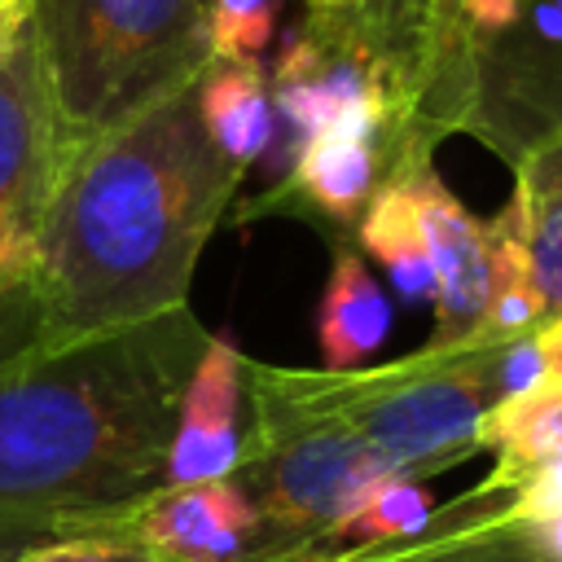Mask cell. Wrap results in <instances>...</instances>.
Listing matches in <instances>:
<instances>
[{
    "label": "cell",
    "instance_id": "cell-1",
    "mask_svg": "<svg viewBox=\"0 0 562 562\" xmlns=\"http://www.w3.org/2000/svg\"><path fill=\"white\" fill-rule=\"evenodd\" d=\"M206 342L180 307L0 356V562L97 536L162 487L176 404Z\"/></svg>",
    "mask_w": 562,
    "mask_h": 562
},
{
    "label": "cell",
    "instance_id": "cell-2",
    "mask_svg": "<svg viewBox=\"0 0 562 562\" xmlns=\"http://www.w3.org/2000/svg\"><path fill=\"white\" fill-rule=\"evenodd\" d=\"M241 176L202 127L198 79L83 140L57 184L22 290L26 338L66 342L189 307L198 259Z\"/></svg>",
    "mask_w": 562,
    "mask_h": 562
},
{
    "label": "cell",
    "instance_id": "cell-3",
    "mask_svg": "<svg viewBox=\"0 0 562 562\" xmlns=\"http://www.w3.org/2000/svg\"><path fill=\"white\" fill-rule=\"evenodd\" d=\"M26 13L79 145L180 92L211 61V0H26Z\"/></svg>",
    "mask_w": 562,
    "mask_h": 562
},
{
    "label": "cell",
    "instance_id": "cell-4",
    "mask_svg": "<svg viewBox=\"0 0 562 562\" xmlns=\"http://www.w3.org/2000/svg\"><path fill=\"white\" fill-rule=\"evenodd\" d=\"M505 338L474 329L457 342H426L386 364L294 369V386L347 426L391 474L430 479L479 452V422L501 400L496 360Z\"/></svg>",
    "mask_w": 562,
    "mask_h": 562
},
{
    "label": "cell",
    "instance_id": "cell-5",
    "mask_svg": "<svg viewBox=\"0 0 562 562\" xmlns=\"http://www.w3.org/2000/svg\"><path fill=\"white\" fill-rule=\"evenodd\" d=\"M241 400L246 435L228 479L259 514L255 558L321 553L325 531L347 505L378 479H391V470L294 386L290 364L241 356Z\"/></svg>",
    "mask_w": 562,
    "mask_h": 562
},
{
    "label": "cell",
    "instance_id": "cell-6",
    "mask_svg": "<svg viewBox=\"0 0 562 562\" xmlns=\"http://www.w3.org/2000/svg\"><path fill=\"white\" fill-rule=\"evenodd\" d=\"M75 149L79 140L53 101L31 13H22L0 40V299L26 290Z\"/></svg>",
    "mask_w": 562,
    "mask_h": 562
},
{
    "label": "cell",
    "instance_id": "cell-7",
    "mask_svg": "<svg viewBox=\"0 0 562 562\" xmlns=\"http://www.w3.org/2000/svg\"><path fill=\"white\" fill-rule=\"evenodd\" d=\"M404 176H413V167L386 132L338 123L316 132L285 167V176H277L259 198L241 206V220L307 215L312 224H325L329 237H351L373 193Z\"/></svg>",
    "mask_w": 562,
    "mask_h": 562
},
{
    "label": "cell",
    "instance_id": "cell-8",
    "mask_svg": "<svg viewBox=\"0 0 562 562\" xmlns=\"http://www.w3.org/2000/svg\"><path fill=\"white\" fill-rule=\"evenodd\" d=\"M162 562H241L259 549V514L233 479L162 483L114 527Z\"/></svg>",
    "mask_w": 562,
    "mask_h": 562
},
{
    "label": "cell",
    "instance_id": "cell-9",
    "mask_svg": "<svg viewBox=\"0 0 562 562\" xmlns=\"http://www.w3.org/2000/svg\"><path fill=\"white\" fill-rule=\"evenodd\" d=\"M408 189H413V215H417L422 246H426L430 277H435L430 342L470 338L487 307V228L435 176V167L413 171Z\"/></svg>",
    "mask_w": 562,
    "mask_h": 562
},
{
    "label": "cell",
    "instance_id": "cell-10",
    "mask_svg": "<svg viewBox=\"0 0 562 562\" xmlns=\"http://www.w3.org/2000/svg\"><path fill=\"white\" fill-rule=\"evenodd\" d=\"M241 351L211 334L176 404L162 483L228 479L241 457Z\"/></svg>",
    "mask_w": 562,
    "mask_h": 562
},
{
    "label": "cell",
    "instance_id": "cell-11",
    "mask_svg": "<svg viewBox=\"0 0 562 562\" xmlns=\"http://www.w3.org/2000/svg\"><path fill=\"white\" fill-rule=\"evenodd\" d=\"M329 562H553L509 509V492L479 483L461 501L430 514V522L404 540L373 549H338Z\"/></svg>",
    "mask_w": 562,
    "mask_h": 562
},
{
    "label": "cell",
    "instance_id": "cell-12",
    "mask_svg": "<svg viewBox=\"0 0 562 562\" xmlns=\"http://www.w3.org/2000/svg\"><path fill=\"white\" fill-rule=\"evenodd\" d=\"M514 193L501 206L522 246L544 325L562 321V132L527 145L514 162Z\"/></svg>",
    "mask_w": 562,
    "mask_h": 562
},
{
    "label": "cell",
    "instance_id": "cell-13",
    "mask_svg": "<svg viewBox=\"0 0 562 562\" xmlns=\"http://www.w3.org/2000/svg\"><path fill=\"white\" fill-rule=\"evenodd\" d=\"M395 307L373 281L364 255L351 237H329V277L316 307V342L325 364L321 369H360L369 356L391 338Z\"/></svg>",
    "mask_w": 562,
    "mask_h": 562
},
{
    "label": "cell",
    "instance_id": "cell-14",
    "mask_svg": "<svg viewBox=\"0 0 562 562\" xmlns=\"http://www.w3.org/2000/svg\"><path fill=\"white\" fill-rule=\"evenodd\" d=\"M479 452L496 457L483 483L501 492H514L540 470L558 465L562 461V382L540 378L536 386L496 400L479 422Z\"/></svg>",
    "mask_w": 562,
    "mask_h": 562
},
{
    "label": "cell",
    "instance_id": "cell-15",
    "mask_svg": "<svg viewBox=\"0 0 562 562\" xmlns=\"http://www.w3.org/2000/svg\"><path fill=\"white\" fill-rule=\"evenodd\" d=\"M198 114L228 162L250 171L272 149V92L259 57H211L198 75Z\"/></svg>",
    "mask_w": 562,
    "mask_h": 562
},
{
    "label": "cell",
    "instance_id": "cell-16",
    "mask_svg": "<svg viewBox=\"0 0 562 562\" xmlns=\"http://www.w3.org/2000/svg\"><path fill=\"white\" fill-rule=\"evenodd\" d=\"M351 241L386 268L395 294L404 303H430L435 299V277H430V259H426V246H422V228H417V215H413V189H408V176L404 180H391L386 189L373 193V202L364 206Z\"/></svg>",
    "mask_w": 562,
    "mask_h": 562
},
{
    "label": "cell",
    "instance_id": "cell-17",
    "mask_svg": "<svg viewBox=\"0 0 562 562\" xmlns=\"http://www.w3.org/2000/svg\"><path fill=\"white\" fill-rule=\"evenodd\" d=\"M435 496L426 487V479H378L373 487H364L347 514L325 531L321 553H338V549H373V544H391L404 540L413 531H422L435 514Z\"/></svg>",
    "mask_w": 562,
    "mask_h": 562
},
{
    "label": "cell",
    "instance_id": "cell-18",
    "mask_svg": "<svg viewBox=\"0 0 562 562\" xmlns=\"http://www.w3.org/2000/svg\"><path fill=\"white\" fill-rule=\"evenodd\" d=\"M483 228H487V307H483L479 329L492 338L536 334L544 325V307H540V294L531 285L514 224L505 211H496Z\"/></svg>",
    "mask_w": 562,
    "mask_h": 562
},
{
    "label": "cell",
    "instance_id": "cell-19",
    "mask_svg": "<svg viewBox=\"0 0 562 562\" xmlns=\"http://www.w3.org/2000/svg\"><path fill=\"white\" fill-rule=\"evenodd\" d=\"M277 13L281 0H211V57H259Z\"/></svg>",
    "mask_w": 562,
    "mask_h": 562
},
{
    "label": "cell",
    "instance_id": "cell-20",
    "mask_svg": "<svg viewBox=\"0 0 562 562\" xmlns=\"http://www.w3.org/2000/svg\"><path fill=\"white\" fill-rule=\"evenodd\" d=\"M26 558L31 562H162L158 553H149L140 540H132L123 531H97V536L57 540V544H44V549H35Z\"/></svg>",
    "mask_w": 562,
    "mask_h": 562
},
{
    "label": "cell",
    "instance_id": "cell-21",
    "mask_svg": "<svg viewBox=\"0 0 562 562\" xmlns=\"http://www.w3.org/2000/svg\"><path fill=\"white\" fill-rule=\"evenodd\" d=\"M404 9H422V0H307V13L316 18H378Z\"/></svg>",
    "mask_w": 562,
    "mask_h": 562
},
{
    "label": "cell",
    "instance_id": "cell-22",
    "mask_svg": "<svg viewBox=\"0 0 562 562\" xmlns=\"http://www.w3.org/2000/svg\"><path fill=\"white\" fill-rule=\"evenodd\" d=\"M522 518V514H518ZM527 522V531H531V540L553 558V562H562V509H553V514H544V518H522Z\"/></svg>",
    "mask_w": 562,
    "mask_h": 562
},
{
    "label": "cell",
    "instance_id": "cell-23",
    "mask_svg": "<svg viewBox=\"0 0 562 562\" xmlns=\"http://www.w3.org/2000/svg\"><path fill=\"white\" fill-rule=\"evenodd\" d=\"M540 351H544V378L562 382V321L540 325Z\"/></svg>",
    "mask_w": 562,
    "mask_h": 562
},
{
    "label": "cell",
    "instance_id": "cell-24",
    "mask_svg": "<svg viewBox=\"0 0 562 562\" xmlns=\"http://www.w3.org/2000/svg\"><path fill=\"white\" fill-rule=\"evenodd\" d=\"M26 13V0H0V40L13 31V22Z\"/></svg>",
    "mask_w": 562,
    "mask_h": 562
},
{
    "label": "cell",
    "instance_id": "cell-25",
    "mask_svg": "<svg viewBox=\"0 0 562 562\" xmlns=\"http://www.w3.org/2000/svg\"><path fill=\"white\" fill-rule=\"evenodd\" d=\"M241 562H329V553H263V558H241Z\"/></svg>",
    "mask_w": 562,
    "mask_h": 562
},
{
    "label": "cell",
    "instance_id": "cell-26",
    "mask_svg": "<svg viewBox=\"0 0 562 562\" xmlns=\"http://www.w3.org/2000/svg\"><path fill=\"white\" fill-rule=\"evenodd\" d=\"M13 562H31V558H13Z\"/></svg>",
    "mask_w": 562,
    "mask_h": 562
},
{
    "label": "cell",
    "instance_id": "cell-27",
    "mask_svg": "<svg viewBox=\"0 0 562 562\" xmlns=\"http://www.w3.org/2000/svg\"><path fill=\"white\" fill-rule=\"evenodd\" d=\"M558 132H562V114H558Z\"/></svg>",
    "mask_w": 562,
    "mask_h": 562
}]
</instances>
